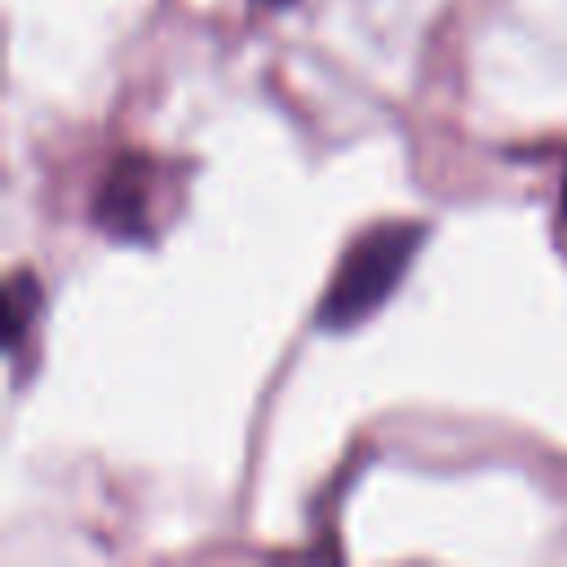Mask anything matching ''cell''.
Instances as JSON below:
<instances>
[{
  "instance_id": "cell-1",
  "label": "cell",
  "mask_w": 567,
  "mask_h": 567,
  "mask_svg": "<svg viewBox=\"0 0 567 567\" xmlns=\"http://www.w3.org/2000/svg\"><path fill=\"white\" fill-rule=\"evenodd\" d=\"M421 239H425L421 221H381V226L363 230L346 248L328 292L315 310V323L328 332H346V328L363 323L372 310H381L390 301V292L399 288V279L408 275Z\"/></svg>"
},
{
  "instance_id": "cell-2",
  "label": "cell",
  "mask_w": 567,
  "mask_h": 567,
  "mask_svg": "<svg viewBox=\"0 0 567 567\" xmlns=\"http://www.w3.org/2000/svg\"><path fill=\"white\" fill-rule=\"evenodd\" d=\"M151 164L142 155H124L97 186L93 221L115 239H151Z\"/></svg>"
},
{
  "instance_id": "cell-3",
  "label": "cell",
  "mask_w": 567,
  "mask_h": 567,
  "mask_svg": "<svg viewBox=\"0 0 567 567\" xmlns=\"http://www.w3.org/2000/svg\"><path fill=\"white\" fill-rule=\"evenodd\" d=\"M35 306H40V279L13 275V279L4 284V328H9L4 346H9V354L22 350V332H27V319H31Z\"/></svg>"
},
{
  "instance_id": "cell-4",
  "label": "cell",
  "mask_w": 567,
  "mask_h": 567,
  "mask_svg": "<svg viewBox=\"0 0 567 567\" xmlns=\"http://www.w3.org/2000/svg\"><path fill=\"white\" fill-rule=\"evenodd\" d=\"M563 213H567V182H563Z\"/></svg>"
},
{
  "instance_id": "cell-5",
  "label": "cell",
  "mask_w": 567,
  "mask_h": 567,
  "mask_svg": "<svg viewBox=\"0 0 567 567\" xmlns=\"http://www.w3.org/2000/svg\"><path fill=\"white\" fill-rule=\"evenodd\" d=\"M261 4H292V0H261Z\"/></svg>"
}]
</instances>
